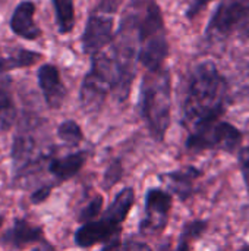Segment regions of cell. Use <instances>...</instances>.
Segmentation results:
<instances>
[{
  "mask_svg": "<svg viewBox=\"0 0 249 251\" xmlns=\"http://www.w3.org/2000/svg\"><path fill=\"white\" fill-rule=\"evenodd\" d=\"M103 207V199L101 197H95L94 200H91L88 203V206L81 212L79 215V221L81 222H91L95 216H98V213L101 212Z\"/></svg>",
  "mask_w": 249,
  "mask_h": 251,
  "instance_id": "44dd1931",
  "label": "cell"
},
{
  "mask_svg": "<svg viewBox=\"0 0 249 251\" xmlns=\"http://www.w3.org/2000/svg\"><path fill=\"white\" fill-rule=\"evenodd\" d=\"M241 251H249V249H244V250H241Z\"/></svg>",
  "mask_w": 249,
  "mask_h": 251,
  "instance_id": "4dcf8cb0",
  "label": "cell"
},
{
  "mask_svg": "<svg viewBox=\"0 0 249 251\" xmlns=\"http://www.w3.org/2000/svg\"><path fill=\"white\" fill-rule=\"evenodd\" d=\"M249 15V0H223L207 28L208 37H227Z\"/></svg>",
  "mask_w": 249,
  "mask_h": 251,
  "instance_id": "52a82bcc",
  "label": "cell"
},
{
  "mask_svg": "<svg viewBox=\"0 0 249 251\" xmlns=\"http://www.w3.org/2000/svg\"><path fill=\"white\" fill-rule=\"evenodd\" d=\"M210 1H211V0H194V1L189 4V7H188L186 16H188V18H194V16H195L204 6H207Z\"/></svg>",
  "mask_w": 249,
  "mask_h": 251,
  "instance_id": "cb8c5ba5",
  "label": "cell"
},
{
  "mask_svg": "<svg viewBox=\"0 0 249 251\" xmlns=\"http://www.w3.org/2000/svg\"><path fill=\"white\" fill-rule=\"evenodd\" d=\"M41 59V54L37 51L10 47L6 50L0 49V65L4 71L18 69V68H26L34 63H37Z\"/></svg>",
  "mask_w": 249,
  "mask_h": 251,
  "instance_id": "9a60e30c",
  "label": "cell"
},
{
  "mask_svg": "<svg viewBox=\"0 0 249 251\" xmlns=\"http://www.w3.org/2000/svg\"><path fill=\"white\" fill-rule=\"evenodd\" d=\"M85 163V153H73L63 159H53L48 165L50 174L59 181H66L76 175Z\"/></svg>",
  "mask_w": 249,
  "mask_h": 251,
  "instance_id": "2e32d148",
  "label": "cell"
},
{
  "mask_svg": "<svg viewBox=\"0 0 249 251\" xmlns=\"http://www.w3.org/2000/svg\"><path fill=\"white\" fill-rule=\"evenodd\" d=\"M117 65L114 57L106 53H97L92 57L90 72L82 81L81 104L87 112H95L101 107L110 88L114 90L117 82Z\"/></svg>",
  "mask_w": 249,
  "mask_h": 251,
  "instance_id": "277c9868",
  "label": "cell"
},
{
  "mask_svg": "<svg viewBox=\"0 0 249 251\" xmlns=\"http://www.w3.org/2000/svg\"><path fill=\"white\" fill-rule=\"evenodd\" d=\"M120 176V165L119 162H116L114 165H112L109 169H107V174H106V181H107V187H112Z\"/></svg>",
  "mask_w": 249,
  "mask_h": 251,
  "instance_id": "603a6c76",
  "label": "cell"
},
{
  "mask_svg": "<svg viewBox=\"0 0 249 251\" xmlns=\"http://www.w3.org/2000/svg\"><path fill=\"white\" fill-rule=\"evenodd\" d=\"M128 251H150V249L144 244H138V243H132L128 246Z\"/></svg>",
  "mask_w": 249,
  "mask_h": 251,
  "instance_id": "4316f807",
  "label": "cell"
},
{
  "mask_svg": "<svg viewBox=\"0 0 249 251\" xmlns=\"http://www.w3.org/2000/svg\"><path fill=\"white\" fill-rule=\"evenodd\" d=\"M31 251H56V249H54L53 246H50L48 243L41 241V243H38V246H37V247H34Z\"/></svg>",
  "mask_w": 249,
  "mask_h": 251,
  "instance_id": "484cf974",
  "label": "cell"
},
{
  "mask_svg": "<svg viewBox=\"0 0 249 251\" xmlns=\"http://www.w3.org/2000/svg\"><path fill=\"white\" fill-rule=\"evenodd\" d=\"M117 232V225L109 219L91 221L84 224L75 234V243L79 247H91L97 243L110 240Z\"/></svg>",
  "mask_w": 249,
  "mask_h": 251,
  "instance_id": "4fadbf2b",
  "label": "cell"
},
{
  "mask_svg": "<svg viewBox=\"0 0 249 251\" xmlns=\"http://www.w3.org/2000/svg\"><path fill=\"white\" fill-rule=\"evenodd\" d=\"M241 32H242V35H244V37L249 38V15H248V18L241 24Z\"/></svg>",
  "mask_w": 249,
  "mask_h": 251,
  "instance_id": "83f0119b",
  "label": "cell"
},
{
  "mask_svg": "<svg viewBox=\"0 0 249 251\" xmlns=\"http://www.w3.org/2000/svg\"><path fill=\"white\" fill-rule=\"evenodd\" d=\"M56 10V21L59 31L62 34H68L72 31L75 25V10L72 0H51Z\"/></svg>",
  "mask_w": 249,
  "mask_h": 251,
  "instance_id": "ac0fdd59",
  "label": "cell"
},
{
  "mask_svg": "<svg viewBox=\"0 0 249 251\" xmlns=\"http://www.w3.org/2000/svg\"><path fill=\"white\" fill-rule=\"evenodd\" d=\"M34 12H35V4L29 0L21 1L16 6L10 18V28L16 35L25 40H35L40 37L41 31L34 21Z\"/></svg>",
  "mask_w": 249,
  "mask_h": 251,
  "instance_id": "7c38bea8",
  "label": "cell"
},
{
  "mask_svg": "<svg viewBox=\"0 0 249 251\" xmlns=\"http://www.w3.org/2000/svg\"><path fill=\"white\" fill-rule=\"evenodd\" d=\"M18 112L13 101L12 84L7 75L0 65V131H7L13 126Z\"/></svg>",
  "mask_w": 249,
  "mask_h": 251,
  "instance_id": "5bb4252c",
  "label": "cell"
},
{
  "mask_svg": "<svg viewBox=\"0 0 249 251\" xmlns=\"http://www.w3.org/2000/svg\"><path fill=\"white\" fill-rule=\"evenodd\" d=\"M172 204V197L161 190H150L147 194V206H145V221L142 224L144 228L158 229L164 225L167 212Z\"/></svg>",
  "mask_w": 249,
  "mask_h": 251,
  "instance_id": "8fae6325",
  "label": "cell"
},
{
  "mask_svg": "<svg viewBox=\"0 0 249 251\" xmlns=\"http://www.w3.org/2000/svg\"><path fill=\"white\" fill-rule=\"evenodd\" d=\"M44 231L26 219H15L13 225L1 237V243L13 250H22L28 244L44 241Z\"/></svg>",
  "mask_w": 249,
  "mask_h": 251,
  "instance_id": "9c48e42d",
  "label": "cell"
},
{
  "mask_svg": "<svg viewBox=\"0 0 249 251\" xmlns=\"http://www.w3.org/2000/svg\"><path fill=\"white\" fill-rule=\"evenodd\" d=\"M226 81L214 63L205 62L191 75L183 104V121L192 131L219 121L225 110Z\"/></svg>",
  "mask_w": 249,
  "mask_h": 251,
  "instance_id": "7a4b0ae2",
  "label": "cell"
},
{
  "mask_svg": "<svg viewBox=\"0 0 249 251\" xmlns=\"http://www.w3.org/2000/svg\"><path fill=\"white\" fill-rule=\"evenodd\" d=\"M132 204H134V191L131 188H125L122 193H119V196L110 204L104 218L112 221L113 224L119 225L126 218Z\"/></svg>",
  "mask_w": 249,
  "mask_h": 251,
  "instance_id": "e0dca14e",
  "label": "cell"
},
{
  "mask_svg": "<svg viewBox=\"0 0 249 251\" xmlns=\"http://www.w3.org/2000/svg\"><path fill=\"white\" fill-rule=\"evenodd\" d=\"M170 75L164 68L148 71L141 88V110L151 132L163 138L170 122Z\"/></svg>",
  "mask_w": 249,
  "mask_h": 251,
  "instance_id": "3957f363",
  "label": "cell"
},
{
  "mask_svg": "<svg viewBox=\"0 0 249 251\" xmlns=\"http://www.w3.org/2000/svg\"><path fill=\"white\" fill-rule=\"evenodd\" d=\"M120 3L122 0H101L92 10L82 35V47L85 53L94 56L113 40V15Z\"/></svg>",
  "mask_w": 249,
  "mask_h": 251,
  "instance_id": "5b68a950",
  "label": "cell"
},
{
  "mask_svg": "<svg viewBox=\"0 0 249 251\" xmlns=\"http://www.w3.org/2000/svg\"><path fill=\"white\" fill-rule=\"evenodd\" d=\"M35 150L37 143L31 132L18 131L12 146V165L16 178L23 176L25 172L35 163Z\"/></svg>",
  "mask_w": 249,
  "mask_h": 251,
  "instance_id": "ba28073f",
  "label": "cell"
},
{
  "mask_svg": "<svg viewBox=\"0 0 249 251\" xmlns=\"http://www.w3.org/2000/svg\"><path fill=\"white\" fill-rule=\"evenodd\" d=\"M204 229H205V224L204 222H200V221L186 225L185 231L181 235V241H179V249H178V251H188L189 240H194V238L200 237Z\"/></svg>",
  "mask_w": 249,
  "mask_h": 251,
  "instance_id": "ffe728a7",
  "label": "cell"
},
{
  "mask_svg": "<svg viewBox=\"0 0 249 251\" xmlns=\"http://www.w3.org/2000/svg\"><path fill=\"white\" fill-rule=\"evenodd\" d=\"M244 174H245V179H247V185H248L249 190V166L248 168H244Z\"/></svg>",
  "mask_w": 249,
  "mask_h": 251,
  "instance_id": "f1b7e54d",
  "label": "cell"
},
{
  "mask_svg": "<svg viewBox=\"0 0 249 251\" xmlns=\"http://www.w3.org/2000/svg\"><path fill=\"white\" fill-rule=\"evenodd\" d=\"M239 160H241V166H242V169H244V168H248L249 166V147L244 149V150L241 151V154H239Z\"/></svg>",
  "mask_w": 249,
  "mask_h": 251,
  "instance_id": "d4e9b609",
  "label": "cell"
},
{
  "mask_svg": "<svg viewBox=\"0 0 249 251\" xmlns=\"http://www.w3.org/2000/svg\"><path fill=\"white\" fill-rule=\"evenodd\" d=\"M241 138V132L233 125L216 121L194 129L186 144L194 150L222 149L233 151L239 146Z\"/></svg>",
  "mask_w": 249,
  "mask_h": 251,
  "instance_id": "8992f818",
  "label": "cell"
},
{
  "mask_svg": "<svg viewBox=\"0 0 249 251\" xmlns=\"http://www.w3.org/2000/svg\"><path fill=\"white\" fill-rule=\"evenodd\" d=\"M116 40L134 50L148 71L163 68L169 46L161 12L153 0H135L126 7Z\"/></svg>",
  "mask_w": 249,
  "mask_h": 251,
  "instance_id": "6da1fadb",
  "label": "cell"
},
{
  "mask_svg": "<svg viewBox=\"0 0 249 251\" xmlns=\"http://www.w3.org/2000/svg\"><path fill=\"white\" fill-rule=\"evenodd\" d=\"M59 138L70 146H76L82 141V131L75 121H65L57 128Z\"/></svg>",
  "mask_w": 249,
  "mask_h": 251,
  "instance_id": "d6986e66",
  "label": "cell"
},
{
  "mask_svg": "<svg viewBox=\"0 0 249 251\" xmlns=\"http://www.w3.org/2000/svg\"><path fill=\"white\" fill-rule=\"evenodd\" d=\"M50 194H51V187H50V185H43V187L37 188V190L31 194L29 200H31L32 204L38 206V204L44 203V201L50 197Z\"/></svg>",
  "mask_w": 249,
  "mask_h": 251,
  "instance_id": "7402d4cb",
  "label": "cell"
},
{
  "mask_svg": "<svg viewBox=\"0 0 249 251\" xmlns=\"http://www.w3.org/2000/svg\"><path fill=\"white\" fill-rule=\"evenodd\" d=\"M38 85L48 107L59 109L66 97V88L60 79L57 68L53 65H43L38 69Z\"/></svg>",
  "mask_w": 249,
  "mask_h": 251,
  "instance_id": "30bf717a",
  "label": "cell"
},
{
  "mask_svg": "<svg viewBox=\"0 0 249 251\" xmlns=\"http://www.w3.org/2000/svg\"><path fill=\"white\" fill-rule=\"evenodd\" d=\"M3 222H4V218L0 215V228H1V225H3Z\"/></svg>",
  "mask_w": 249,
  "mask_h": 251,
  "instance_id": "f546056e",
  "label": "cell"
}]
</instances>
